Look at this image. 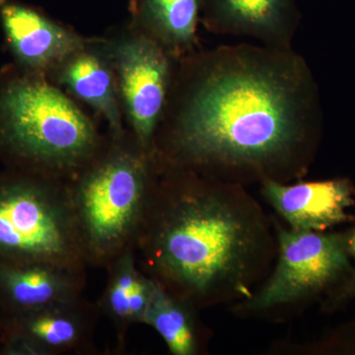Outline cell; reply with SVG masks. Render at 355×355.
Instances as JSON below:
<instances>
[{
	"label": "cell",
	"instance_id": "7",
	"mask_svg": "<svg viewBox=\"0 0 355 355\" xmlns=\"http://www.w3.org/2000/svg\"><path fill=\"white\" fill-rule=\"evenodd\" d=\"M279 245V266L250 304L253 309L297 300L322 288L349 266L347 243L343 236L282 230Z\"/></svg>",
	"mask_w": 355,
	"mask_h": 355
},
{
	"label": "cell",
	"instance_id": "10",
	"mask_svg": "<svg viewBox=\"0 0 355 355\" xmlns=\"http://www.w3.org/2000/svg\"><path fill=\"white\" fill-rule=\"evenodd\" d=\"M86 270L49 261L0 263L2 304L11 317L81 297L87 286Z\"/></svg>",
	"mask_w": 355,
	"mask_h": 355
},
{
	"label": "cell",
	"instance_id": "13",
	"mask_svg": "<svg viewBox=\"0 0 355 355\" xmlns=\"http://www.w3.org/2000/svg\"><path fill=\"white\" fill-rule=\"evenodd\" d=\"M265 193L294 230H324L347 219L354 202L345 181L313 182L284 186L268 180Z\"/></svg>",
	"mask_w": 355,
	"mask_h": 355
},
{
	"label": "cell",
	"instance_id": "12",
	"mask_svg": "<svg viewBox=\"0 0 355 355\" xmlns=\"http://www.w3.org/2000/svg\"><path fill=\"white\" fill-rule=\"evenodd\" d=\"M203 7L211 31L291 49L298 20L295 0H205Z\"/></svg>",
	"mask_w": 355,
	"mask_h": 355
},
{
	"label": "cell",
	"instance_id": "11",
	"mask_svg": "<svg viewBox=\"0 0 355 355\" xmlns=\"http://www.w3.org/2000/svg\"><path fill=\"white\" fill-rule=\"evenodd\" d=\"M55 80L108 123L111 137L125 135L113 60L107 41H85L51 71Z\"/></svg>",
	"mask_w": 355,
	"mask_h": 355
},
{
	"label": "cell",
	"instance_id": "2",
	"mask_svg": "<svg viewBox=\"0 0 355 355\" xmlns=\"http://www.w3.org/2000/svg\"><path fill=\"white\" fill-rule=\"evenodd\" d=\"M203 186L191 170L158 162L132 247L142 272L191 303L239 275L251 245L242 219Z\"/></svg>",
	"mask_w": 355,
	"mask_h": 355
},
{
	"label": "cell",
	"instance_id": "14",
	"mask_svg": "<svg viewBox=\"0 0 355 355\" xmlns=\"http://www.w3.org/2000/svg\"><path fill=\"white\" fill-rule=\"evenodd\" d=\"M106 270V286L96 303L100 314L113 324L119 345L123 349L128 330L135 324H146L158 284L140 270L132 249L112 261Z\"/></svg>",
	"mask_w": 355,
	"mask_h": 355
},
{
	"label": "cell",
	"instance_id": "4",
	"mask_svg": "<svg viewBox=\"0 0 355 355\" xmlns=\"http://www.w3.org/2000/svg\"><path fill=\"white\" fill-rule=\"evenodd\" d=\"M157 173L154 153L130 132L110 137L69 181L84 258L104 268L132 249Z\"/></svg>",
	"mask_w": 355,
	"mask_h": 355
},
{
	"label": "cell",
	"instance_id": "18",
	"mask_svg": "<svg viewBox=\"0 0 355 355\" xmlns=\"http://www.w3.org/2000/svg\"><path fill=\"white\" fill-rule=\"evenodd\" d=\"M8 318V314H7L6 308H4L3 304H2L1 299H0V330L3 328Z\"/></svg>",
	"mask_w": 355,
	"mask_h": 355
},
{
	"label": "cell",
	"instance_id": "15",
	"mask_svg": "<svg viewBox=\"0 0 355 355\" xmlns=\"http://www.w3.org/2000/svg\"><path fill=\"white\" fill-rule=\"evenodd\" d=\"M203 4L205 0H137L135 28L179 55L196 43Z\"/></svg>",
	"mask_w": 355,
	"mask_h": 355
},
{
	"label": "cell",
	"instance_id": "6",
	"mask_svg": "<svg viewBox=\"0 0 355 355\" xmlns=\"http://www.w3.org/2000/svg\"><path fill=\"white\" fill-rule=\"evenodd\" d=\"M107 43L130 133L140 146L154 153L172 87L173 55L137 28Z\"/></svg>",
	"mask_w": 355,
	"mask_h": 355
},
{
	"label": "cell",
	"instance_id": "5",
	"mask_svg": "<svg viewBox=\"0 0 355 355\" xmlns=\"http://www.w3.org/2000/svg\"><path fill=\"white\" fill-rule=\"evenodd\" d=\"M88 268L69 181L12 170L0 176V263Z\"/></svg>",
	"mask_w": 355,
	"mask_h": 355
},
{
	"label": "cell",
	"instance_id": "3",
	"mask_svg": "<svg viewBox=\"0 0 355 355\" xmlns=\"http://www.w3.org/2000/svg\"><path fill=\"white\" fill-rule=\"evenodd\" d=\"M106 140L42 76L27 72L0 83V156L11 169L70 181Z\"/></svg>",
	"mask_w": 355,
	"mask_h": 355
},
{
	"label": "cell",
	"instance_id": "9",
	"mask_svg": "<svg viewBox=\"0 0 355 355\" xmlns=\"http://www.w3.org/2000/svg\"><path fill=\"white\" fill-rule=\"evenodd\" d=\"M0 22L18 64L39 76L51 73L86 41L31 7L10 0H0Z\"/></svg>",
	"mask_w": 355,
	"mask_h": 355
},
{
	"label": "cell",
	"instance_id": "1",
	"mask_svg": "<svg viewBox=\"0 0 355 355\" xmlns=\"http://www.w3.org/2000/svg\"><path fill=\"white\" fill-rule=\"evenodd\" d=\"M154 153L166 164L263 167L286 160L315 114L307 64L291 49L220 46L187 62Z\"/></svg>",
	"mask_w": 355,
	"mask_h": 355
},
{
	"label": "cell",
	"instance_id": "17",
	"mask_svg": "<svg viewBox=\"0 0 355 355\" xmlns=\"http://www.w3.org/2000/svg\"><path fill=\"white\" fill-rule=\"evenodd\" d=\"M347 252H349V253L352 254V257H354L355 260V230L354 234L350 236L349 241H347ZM349 291L354 292V293H355V273L354 275V279H352V282H350Z\"/></svg>",
	"mask_w": 355,
	"mask_h": 355
},
{
	"label": "cell",
	"instance_id": "16",
	"mask_svg": "<svg viewBox=\"0 0 355 355\" xmlns=\"http://www.w3.org/2000/svg\"><path fill=\"white\" fill-rule=\"evenodd\" d=\"M191 304L158 284L147 311L146 324L157 331L172 354H198V333Z\"/></svg>",
	"mask_w": 355,
	"mask_h": 355
},
{
	"label": "cell",
	"instance_id": "8",
	"mask_svg": "<svg viewBox=\"0 0 355 355\" xmlns=\"http://www.w3.org/2000/svg\"><path fill=\"white\" fill-rule=\"evenodd\" d=\"M97 303L81 297L13 315L0 330L7 354H88L96 352Z\"/></svg>",
	"mask_w": 355,
	"mask_h": 355
}]
</instances>
